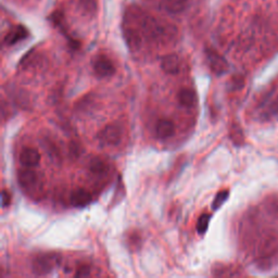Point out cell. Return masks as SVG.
Wrapping results in <instances>:
<instances>
[{
  "instance_id": "obj_1",
  "label": "cell",
  "mask_w": 278,
  "mask_h": 278,
  "mask_svg": "<svg viewBox=\"0 0 278 278\" xmlns=\"http://www.w3.org/2000/svg\"><path fill=\"white\" fill-rule=\"evenodd\" d=\"M61 262V257L57 253H45L39 254L32 263L33 273L38 276L50 274Z\"/></svg>"
},
{
  "instance_id": "obj_2",
  "label": "cell",
  "mask_w": 278,
  "mask_h": 278,
  "mask_svg": "<svg viewBox=\"0 0 278 278\" xmlns=\"http://www.w3.org/2000/svg\"><path fill=\"white\" fill-rule=\"evenodd\" d=\"M97 139L102 146H116L121 142L122 131L115 124H109L97 135Z\"/></svg>"
},
{
  "instance_id": "obj_3",
  "label": "cell",
  "mask_w": 278,
  "mask_h": 278,
  "mask_svg": "<svg viewBox=\"0 0 278 278\" xmlns=\"http://www.w3.org/2000/svg\"><path fill=\"white\" fill-rule=\"evenodd\" d=\"M92 68L95 73L99 77H110L115 73V67L113 62L107 55L100 54L95 58L92 62Z\"/></svg>"
},
{
  "instance_id": "obj_4",
  "label": "cell",
  "mask_w": 278,
  "mask_h": 278,
  "mask_svg": "<svg viewBox=\"0 0 278 278\" xmlns=\"http://www.w3.org/2000/svg\"><path fill=\"white\" fill-rule=\"evenodd\" d=\"M205 54H206V59H208L209 67L212 70V72H214L217 75H221L226 72L228 68L227 62L220 53H218L215 50L209 48L205 50Z\"/></svg>"
},
{
  "instance_id": "obj_5",
  "label": "cell",
  "mask_w": 278,
  "mask_h": 278,
  "mask_svg": "<svg viewBox=\"0 0 278 278\" xmlns=\"http://www.w3.org/2000/svg\"><path fill=\"white\" fill-rule=\"evenodd\" d=\"M18 181L20 186L24 190H32L37 188L41 182L38 173L33 170H20L18 173Z\"/></svg>"
},
{
  "instance_id": "obj_6",
  "label": "cell",
  "mask_w": 278,
  "mask_h": 278,
  "mask_svg": "<svg viewBox=\"0 0 278 278\" xmlns=\"http://www.w3.org/2000/svg\"><path fill=\"white\" fill-rule=\"evenodd\" d=\"M41 153L34 148H25L20 153V162L26 168H34L41 162Z\"/></svg>"
},
{
  "instance_id": "obj_7",
  "label": "cell",
  "mask_w": 278,
  "mask_h": 278,
  "mask_svg": "<svg viewBox=\"0 0 278 278\" xmlns=\"http://www.w3.org/2000/svg\"><path fill=\"white\" fill-rule=\"evenodd\" d=\"M70 202L74 208H84L91 202V195L84 188H77L71 194Z\"/></svg>"
},
{
  "instance_id": "obj_8",
  "label": "cell",
  "mask_w": 278,
  "mask_h": 278,
  "mask_svg": "<svg viewBox=\"0 0 278 278\" xmlns=\"http://www.w3.org/2000/svg\"><path fill=\"white\" fill-rule=\"evenodd\" d=\"M180 62L177 54H166L161 60V69L164 71L166 74L175 75L179 72Z\"/></svg>"
},
{
  "instance_id": "obj_9",
  "label": "cell",
  "mask_w": 278,
  "mask_h": 278,
  "mask_svg": "<svg viewBox=\"0 0 278 278\" xmlns=\"http://www.w3.org/2000/svg\"><path fill=\"white\" fill-rule=\"evenodd\" d=\"M175 133V125L171 120L162 118L156 125V134L160 139H168Z\"/></svg>"
},
{
  "instance_id": "obj_10",
  "label": "cell",
  "mask_w": 278,
  "mask_h": 278,
  "mask_svg": "<svg viewBox=\"0 0 278 278\" xmlns=\"http://www.w3.org/2000/svg\"><path fill=\"white\" fill-rule=\"evenodd\" d=\"M188 0H162V7L165 11L177 14L186 9Z\"/></svg>"
},
{
  "instance_id": "obj_11",
  "label": "cell",
  "mask_w": 278,
  "mask_h": 278,
  "mask_svg": "<svg viewBox=\"0 0 278 278\" xmlns=\"http://www.w3.org/2000/svg\"><path fill=\"white\" fill-rule=\"evenodd\" d=\"M178 101L181 106L192 108L196 102V94L189 88H181L177 95Z\"/></svg>"
},
{
  "instance_id": "obj_12",
  "label": "cell",
  "mask_w": 278,
  "mask_h": 278,
  "mask_svg": "<svg viewBox=\"0 0 278 278\" xmlns=\"http://www.w3.org/2000/svg\"><path fill=\"white\" fill-rule=\"evenodd\" d=\"M89 170L94 173L97 174V175H102V174H106L109 170L108 163L103 160V159L99 157L92 158L89 162Z\"/></svg>"
},
{
  "instance_id": "obj_13",
  "label": "cell",
  "mask_w": 278,
  "mask_h": 278,
  "mask_svg": "<svg viewBox=\"0 0 278 278\" xmlns=\"http://www.w3.org/2000/svg\"><path fill=\"white\" fill-rule=\"evenodd\" d=\"M26 36H27L26 29L23 26H19L8 34V36L6 37V43L7 45H14L18 42L22 41V39H24Z\"/></svg>"
},
{
  "instance_id": "obj_14",
  "label": "cell",
  "mask_w": 278,
  "mask_h": 278,
  "mask_svg": "<svg viewBox=\"0 0 278 278\" xmlns=\"http://www.w3.org/2000/svg\"><path fill=\"white\" fill-rule=\"evenodd\" d=\"M209 222H210L209 214H206V213L202 214V215L198 219V222H197V232L200 235L204 234L206 232V229H208Z\"/></svg>"
},
{
  "instance_id": "obj_15",
  "label": "cell",
  "mask_w": 278,
  "mask_h": 278,
  "mask_svg": "<svg viewBox=\"0 0 278 278\" xmlns=\"http://www.w3.org/2000/svg\"><path fill=\"white\" fill-rule=\"evenodd\" d=\"M227 198H228V192H227V190H223V192L219 193L217 195V197H215V199H214V201L212 203V209L213 210H218L220 208V206L226 201Z\"/></svg>"
},
{
  "instance_id": "obj_16",
  "label": "cell",
  "mask_w": 278,
  "mask_h": 278,
  "mask_svg": "<svg viewBox=\"0 0 278 278\" xmlns=\"http://www.w3.org/2000/svg\"><path fill=\"white\" fill-rule=\"evenodd\" d=\"M90 272H91V269L88 265H82L76 269L74 276L75 277H87V276L90 275Z\"/></svg>"
},
{
  "instance_id": "obj_17",
  "label": "cell",
  "mask_w": 278,
  "mask_h": 278,
  "mask_svg": "<svg viewBox=\"0 0 278 278\" xmlns=\"http://www.w3.org/2000/svg\"><path fill=\"white\" fill-rule=\"evenodd\" d=\"M81 4L87 12H92L96 9L95 0H81Z\"/></svg>"
},
{
  "instance_id": "obj_18",
  "label": "cell",
  "mask_w": 278,
  "mask_h": 278,
  "mask_svg": "<svg viewBox=\"0 0 278 278\" xmlns=\"http://www.w3.org/2000/svg\"><path fill=\"white\" fill-rule=\"evenodd\" d=\"M2 200H3V208H6V206H8L11 203V196L9 192L6 189H4L2 193Z\"/></svg>"
}]
</instances>
